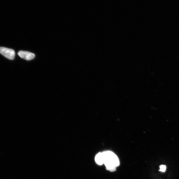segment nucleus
<instances>
[{
  "instance_id": "nucleus-1",
  "label": "nucleus",
  "mask_w": 179,
  "mask_h": 179,
  "mask_svg": "<svg viewBox=\"0 0 179 179\" xmlns=\"http://www.w3.org/2000/svg\"><path fill=\"white\" fill-rule=\"evenodd\" d=\"M104 159V164L107 170L110 172L116 171V167L120 164L118 157L113 152L107 151L102 152Z\"/></svg>"
},
{
  "instance_id": "nucleus-2",
  "label": "nucleus",
  "mask_w": 179,
  "mask_h": 179,
  "mask_svg": "<svg viewBox=\"0 0 179 179\" xmlns=\"http://www.w3.org/2000/svg\"><path fill=\"white\" fill-rule=\"evenodd\" d=\"M0 53L10 60H13L16 55L14 50L3 47H0Z\"/></svg>"
},
{
  "instance_id": "nucleus-3",
  "label": "nucleus",
  "mask_w": 179,
  "mask_h": 179,
  "mask_svg": "<svg viewBox=\"0 0 179 179\" xmlns=\"http://www.w3.org/2000/svg\"><path fill=\"white\" fill-rule=\"evenodd\" d=\"M18 54L21 58L27 61L31 60L35 57V55L33 53L25 51H20L18 52Z\"/></svg>"
},
{
  "instance_id": "nucleus-4",
  "label": "nucleus",
  "mask_w": 179,
  "mask_h": 179,
  "mask_svg": "<svg viewBox=\"0 0 179 179\" xmlns=\"http://www.w3.org/2000/svg\"><path fill=\"white\" fill-rule=\"evenodd\" d=\"M95 160L98 165H102L104 164V159L102 153H98L95 157Z\"/></svg>"
},
{
  "instance_id": "nucleus-5",
  "label": "nucleus",
  "mask_w": 179,
  "mask_h": 179,
  "mask_svg": "<svg viewBox=\"0 0 179 179\" xmlns=\"http://www.w3.org/2000/svg\"><path fill=\"white\" fill-rule=\"evenodd\" d=\"M160 169L159 171L162 172H165L166 169V166L165 165H161L160 166Z\"/></svg>"
}]
</instances>
